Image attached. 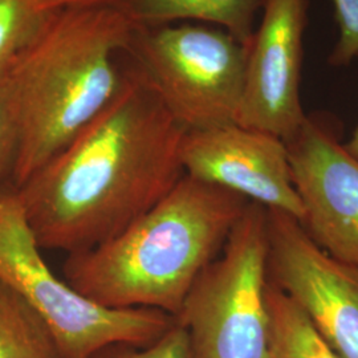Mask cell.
<instances>
[{
	"instance_id": "6da1fadb",
	"label": "cell",
	"mask_w": 358,
	"mask_h": 358,
	"mask_svg": "<svg viewBox=\"0 0 358 358\" xmlns=\"http://www.w3.org/2000/svg\"><path fill=\"white\" fill-rule=\"evenodd\" d=\"M186 133L130 64L110 105L16 189L40 248L71 255L125 230L185 176Z\"/></svg>"
},
{
	"instance_id": "7a4b0ae2",
	"label": "cell",
	"mask_w": 358,
	"mask_h": 358,
	"mask_svg": "<svg viewBox=\"0 0 358 358\" xmlns=\"http://www.w3.org/2000/svg\"><path fill=\"white\" fill-rule=\"evenodd\" d=\"M250 201L183 176L149 211L112 239L65 259L64 279L108 308L178 315Z\"/></svg>"
},
{
	"instance_id": "3957f363",
	"label": "cell",
	"mask_w": 358,
	"mask_h": 358,
	"mask_svg": "<svg viewBox=\"0 0 358 358\" xmlns=\"http://www.w3.org/2000/svg\"><path fill=\"white\" fill-rule=\"evenodd\" d=\"M133 23L115 6H71L11 69L20 122L15 189L76 138L122 90Z\"/></svg>"
},
{
	"instance_id": "277c9868",
	"label": "cell",
	"mask_w": 358,
	"mask_h": 358,
	"mask_svg": "<svg viewBox=\"0 0 358 358\" xmlns=\"http://www.w3.org/2000/svg\"><path fill=\"white\" fill-rule=\"evenodd\" d=\"M0 282L36 310L62 358H87L112 344L152 345L176 324L165 312L94 303L55 275L27 222L15 187L0 192Z\"/></svg>"
},
{
	"instance_id": "5b68a950",
	"label": "cell",
	"mask_w": 358,
	"mask_h": 358,
	"mask_svg": "<svg viewBox=\"0 0 358 358\" xmlns=\"http://www.w3.org/2000/svg\"><path fill=\"white\" fill-rule=\"evenodd\" d=\"M267 287V208L250 202L176 316L192 358H272Z\"/></svg>"
},
{
	"instance_id": "8992f818",
	"label": "cell",
	"mask_w": 358,
	"mask_h": 358,
	"mask_svg": "<svg viewBox=\"0 0 358 358\" xmlns=\"http://www.w3.org/2000/svg\"><path fill=\"white\" fill-rule=\"evenodd\" d=\"M170 115L187 131L236 122L247 44L217 27H136L127 52Z\"/></svg>"
},
{
	"instance_id": "52a82bcc",
	"label": "cell",
	"mask_w": 358,
	"mask_h": 358,
	"mask_svg": "<svg viewBox=\"0 0 358 358\" xmlns=\"http://www.w3.org/2000/svg\"><path fill=\"white\" fill-rule=\"evenodd\" d=\"M268 279L341 358H358V267L329 255L303 224L267 210Z\"/></svg>"
},
{
	"instance_id": "ba28073f",
	"label": "cell",
	"mask_w": 358,
	"mask_h": 358,
	"mask_svg": "<svg viewBox=\"0 0 358 358\" xmlns=\"http://www.w3.org/2000/svg\"><path fill=\"white\" fill-rule=\"evenodd\" d=\"M260 24L247 44L243 96L238 125L282 141L301 128L300 100L309 0H263Z\"/></svg>"
},
{
	"instance_id": "9c48e42d",
	"label": "cell",
	"mask_w": 358,
	"mask_h": 358,
	"mask_svg": "<svg viewBox=\"0 0 358 358\" xmlns=\"http://www.w3.org/2000/svg\"><path fill=\"white\" fill-rule=\"evenodd\" d=\"M285 142L301 222L329 255L358 267V161L324 120L307 115Z\"/></svg>"
},
{
	"instance_id": "30bf717a",
	"label": "cell",
	"mask_w": 358,
	"mask_h": 358,
	"mask_svg": "<svg viewBox=\"0 0 358 358\" xmlns=\"http://www.w3.org/2000/svg\"><path fill=\"white\" fill-rule=\"evenodd\" d=\"M180 162L186 176L239 194L300 223L304 219L285 142L273 134L238 124L187 131Z\"/></svg>"
},
{
	"instance_id": "8fae6325",
	"label": "cell",
	"mask_w": 358,
	"mask_h": 358,
	"mask_svg": "<svg viewBox=\"0 0 358 358\" xmlns=\"http://www.w3.org/2000/svg\"><path fill=\"white\" fill-rule=\"evenodd\" d=\"M263 0H121L115 7L134 27H158L203 22L227 31L248 44Z\"/></svg>"
},
{
	"instance_id": "7c38bea8",
	"label": "cell",
	"mask_w": 358,
	"mask_h": 358,
	"mask_svg": "<svg viewBox=\"0 0 358 358\" xmlns=\"http://www.w3.org/2000/svg\"><path fill=\"white\" fill-rule=\"evenodd\" d=\"M269 348L272 358H341L294 301L269 282Z\"/></svg>"
},
{
	"instance_id": "4fadbf2b",
	"label": "cell",
	"mask_w": 358,
	"mask_h": 358,
	"mask_svg": "<svg viewBox=\"0 0 358 358\" xmlns=\"http://www.w3.org/2000/svg\"><path fill=\"white\" fill-rule=\"evenodd\" d=\"M0 358H62L47 324L20 294L1 282Z\"/></svg>"
},
{
	"instance_id": "5bb4252c",
	"label": "cell",
	"mask_w": 358,
	"mask_h": 358,
	"mask_svg": "<svg viewBox=\"0 0 358 358\" xmlns=\"http://www.w3.org/2000/svg\"><path fill=\"white\" fill-rule=\"evenodd\" d=\"M65 7V0H0V75L13 69Z\"/></svg>"
},
{
	"instance_id": "9a60e30c",
	"label": "cell",
	"mask_w": 358,
	"mask_h": 358,
	"mask_svg": "<svg viewBox=\"0 0 358 358\" xmlns=\"http://www.w3.org/2000/svg\"><path fill=\"white\" fill-rule=\"evenodd\" d=\"M19 142V103L10 71L0 75V192L13 187V171L17 161Z\"/></svg>"
},
{
	"instance_id": "2e32d148",
	"label": "cell",
	"mask_w": 358,
	"mask_h": 358,
	"mask_svg": "<svg viewBox=\"0 0 358 358\" xmlns=\"http://www.w3.org/2000/svg\"><path fill=\"white\" fill-rule=\"evenodd\" d=\"M87 358H192V356L187 333L176 321V324L152 345L112 344Z\"/></svg>"
},
{
	"instance_id": "e0dca14e",
	"label": "cell",
	"mask_w": 358,
	"mask_h": 358,
	"mask_svg": "<svg viewBox=\"0 0 358 358\" xmlns=\"http://www.w3.org/2000/svg\"><path fill=\"white\" fill-rule=\"evenodd\" d=\"M338 38L328 63L345 66L358 57V0H332Z\"/></svg>"
},
{
	"instance_id": "ac0fdd59",
	"label": "cell",
	"mask_w": 358,
	"mask_h": 358,
	"mask_svg": "<svg viewBox=\"0 0 358 358\" xmlns=\"http://www.w3.org/2000/svg\"><path fill=\"white\" fill-rule=\"evenodd\" d=\"M71 6H117L121 0H65Z\"/></svg>"
},
{
	"instance_id": "d6986e66",
	"label": "cell",
	"mask_w": 358,
	"mask_h": 358,
	"mask_svg": "<svg viewBox=\"0 0 358 358\" xmlns=\"http://www.w3.org/2000/svg\"><path fill=\"white\" fill-rule=\"evenodd\" d=\"M344 146H345L346 152L358 161V125L357 128L355 129L350 140L344 143Z\"/></svg>"
}]
</instances>
